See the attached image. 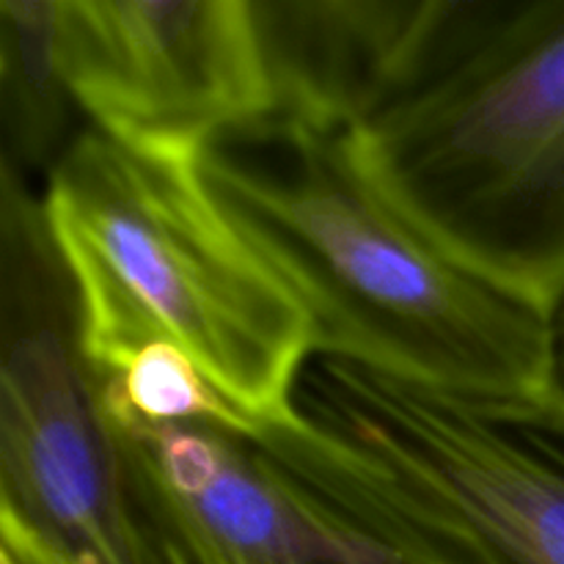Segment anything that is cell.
<instances>
[{"mask_svg":"<svg viewBox=\"0 0 564 564\" xmlns=\"http://www.w3.org/2000/svg\"><path fill=\"white\" fill-rule=\"evenodd\" d=\"M108 422L147 564H499L449 510L301 405L251 430Z\"/></svg>","mask_w":564,"mask_h":564,"instance_id":"3957f363","label":"cell"},{"mask_svg":"<svg viewBox=\"0 0 564 564\" xmlns=\"http://www.w3.org/2000/svg\"><path fill=\"white\" fill-rule=\"evenodd\" d=\"M198 171L301 301L314 356L466 400L562 408L551 308L468 264L389 191L345 88L281 66L275 99Z\"/></svg>","mask_w":564,"mask_h":564,"instance_id":"6da1fadb","label":"cell"},{"mask_svg":"<svg viewBox=\"0 0 564 564\" xmlns=\"http://www.w3.org/2000/svg\"><path fill=\"white\" fill-rule=\"evenodd\" d=\"M0 534L17 556L147 564L127 516L113 430L83 352L72 281L42 191L0 185Z\"/></svg>","mask_w":564,"mask_h":564,"instance_id":"5b68a950","label":"cell"},{"mask_svg":"<svg viewBox=\"0 0 564 564\" xmlns=\"http://www.w3.org/2000/svg\"><path fill=\"white\" fill-rule=\"evenodd\" d=\"M286 6L297 25L312 28L325 47L339 50L352 61L350 94L356 97L367 83L369 72L389 47L402 14L411 0H275Z\"/></svg>","mask_w":564,"mask_h":564,"instance_id":"8fae6325","label":"cell"},{"mask_svg":"<svg viewBox=\"0 0 564 564\" xmlns=\"http://www.w3.org/2000/svg\"><path fill=\"white\" fill-rule=\"evenodd\" d=\"M551 345H554V389L564 411V292L551 308Z\"/></svg>","mask_w":564,"mask_h":564,"instance_id":"7c38bea8","label":"cell"},{"mask_svg":"<svg viewBox=\"0 0 564 564\" xmlns=\"http://www.w3.org/2000/svg\"><path fill=\"white\" fill-rule=\"evenodd\" d=\"M58 69L86 121L191 152L268 108L281 75L264 0H61Z\"/></svg>","mask_w":564,"mask_h":564,"instance_id":"52a82bcc","label":"cell"},{"mask_svg":"<svg viewBox=\"0 0 564 564\" xmlns=\"http://www.w3.org/2000/svg\"><path fill=\"white\" fill-rule=\"evenodd\" d=\"M42 209L97 372L171 341L257 422L297 413L312 323L213 196L198 152L86 121L44 176Z\"/></svg>","mask_w":564,"mask_h":564,"instance_id":"7a4b0ae2","label":"cell"},{"mask_svg":"<svg viewBox=\"0 0 564 564\" xmlns=\"http://www.w3.org/2000/svg\"><path fill=\"white\" fill-rule=\"evenodd\" d=\"M61 0H0V130L3 165L33 176L53 169L80 113L58 69Z\"/></svg>","mask_w":564,"mask_h":564,"instance_id":"ba28073f","label":"cell"},{"mask_svg":"<svg viewBox=\"0 0 564 564\" xmlns=\"http://www.w3.org/2000/svg\"><path fill=\"white\" fill-rule=\"evenodd\" d=\"M97 380L105 413L116 422H207L240 430L264 424L231 405L209 383L198 364L171 341H152V345L141 347L113 372H97Z\"/></svg>","mask_w":564,"mask_h":564,"instance_id":"9c48e42d","label":"cell"},{"mask_svg":"<svg viewBox=\"0 0 564 564\" xmlns=\"http://www.w3.org/2000/svg\"><path fill=\"white\" fill-rule=\"evenodd\" d=\"M0 564H14V562H9V560H6V556H0Z\"/></svg>","mask_w":564,"mask_h":564,"instance_id":"5bb4252c","label":"cell"},{"mask_svg":"<svg viewBox=\"0 0 564 564\" xmlns=\"http://www.w3.org/2000/svg\"><path fill=\"white\" fill-rule=\"evenodd\" d=\"M413 218L490 279L564 292V0H527L424 80L358 105Z\"/></svg>","mask_w":564,"mask_h":564,"instance_id":"277c9868","label":"cell"},{"mask_svg":"<svg viewBox=\"0 0 564 564\" xmlns=\"http://www.w3.org/2000/svg\"><path fill=\"white\" fill-rule=\"evenodd\" d=\"M527 0H411L356 102L402 91L449 64Z\"/></svg>","mask_w":564,"mask_h":564,"instance_id":"30bf717a","label":"cell"},{"mask_svg":"<svg viewBox=\"0 0 564 564\" xmlns=\"http://www.w3.org/2000/svg\"><path fill=\"white\" fill-rule=\"evenodd\" d=\"M0 556H6L9 562L14 564H58V562H42V560H28V556H17L11 554V551H0Z\"/></svg>","mask_w":564,"mask_h":564,"instance_id":"4fadbf2b","label":"cell"},{"mask_svg":"<svg viewBox=\"0 0 564 564\" xmlns=\"http://www.w3.org/2000/svg\"><path fill=\"white\" fill-rule=\"evenodd\" d=\"M303 413L471 529L499 564H564V416L466 400L314 356Z\"/></svg>","mask_w":564,"mask_h":564,"instance_id":"8992f818","label":"cell"}]
</instances>
